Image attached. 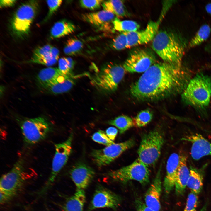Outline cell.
Instances as JSON below:
<instances>
[{
  "mask_svg": "<svg viewBox=\"0 0 211 211\" xmlns=\"http://www.w3.org/2000/svg\"><path fill=\"white\" fill-rule=\"evenodd\" d=\"M190 76L181 65L164 62L155 63L131 85L130 92L139 101L162 99L183 92Z\"/></svg>",
  "mask_w": 211,
  "mask_h": 211,
  "instance_id": "6da1fadb",
  "label": "cell"
},
{
  "mask_svg": "<svg viewBox=\"0 0 211 211\" xmlns=\"http://www.w3.org/2000/svg\"><path fill=\"white\" fill-rule=\"evenodd\" d=\"M186 44L178 34L171 31H158L152 40V47L164 62L181 65Z\"/></svg>",
  "mask_w": 211,
  "mask_h": 211,
  "instance_id": "7a4b0ae2",
  "label": "cell"
},
{
  "mask_svg": "<svg viewBox=\"0 0 211 211\" xmlns=\"http://www.w3.org/2000/svg\"><path fill=\"white\" fill-rule=\"evenodd\" d=\"M211 97V76L202 73L190 80L181 95L186 104L199 109L208 106Z\"/></svg>",
  "mask_w": 211,
  "mask_h": 211,
  "instance_id": "3957f363",
  "label": "cell"
},
{
  "mask_svg": "<svg viewBox=\"0 0 211 211\" xmlns=\"http://www.w3.org/2000/svg\"><path fill=\"white\" fill-rule=\"evenodd\" d=\"M164 142L163 132L159 128L144 134L138 150V158L148 167L154 165L160 157Z\"/></svg>",
  "mask_w": 211,
  "mask_h": 211,
  "instance_id": "277c9868",
  "label": "cell"
},
{
  "mask_svg": "<svg viewBox=\"0 0 211 211\" xmlns=\"http://www.w3.org/2000/svg\"><path fill=\"white\" fill-rule=\"evenodd\" d=\"M39 6L38 1L31 0L23 3L18 8L10 22L11 30L14 36L21 39L28 35Z\"/></svg>",
  "mask_w": 211,
  "mask_h": 211,
  "instance_id": "5b68a950",
  "label": "cell"
},
{
  "mask_svg": "<svg viewBox=\"0 0 211 211\" xmlns=\"http://www.w3.org/2000/svg\"><path fill=\"white\" fill-rule=\"evenodd\" d=\"M73 137V134L72 132L64 141L55 144V152L51 172L46 182L36 192L37 198L42 197L47 193L54 184L57 176L67 162L72 152Z\"/></svg>",
  "mask_w": 211,
  "mask_h": 211,
  "instance_id": "8992f818",
  "label": "cell"
},
{
  "mask_svg": "<svg viewBox=\"0 0 211 211\" xmlns=\"http://www.w3.org/2000/svg\"><path fill=\"white\" fill-rule=\"evenodd\" d=\"M125 70L120 65L109 63L104 66L91 79V83L99 91L106 93L115 91L123 78Z\"/></svg>",
  "mask_w": 211,
  "mask_h": 211,
  "instance_id": "52a82bcc",
  "label": "cell"
},
{
  "mask_svg": "<svg viewBox=\"0 0 211 211\" xmlns=\"http://www.w3.org/2000/svg\"><path fill=\"white\" fill-rule=\"evenodd\" d=\"M148 167L137 158L130 165L108 172L106 175L115 182L125 184L130 181H135L145 186L149 182Z\"/></svg>",
  "mask_w": 211,
  "mask_h": 211,
  "instance_id": "ba28073f",
  "label": "cell"
},
{
  "mask_svg": "<svg viewBox=\"0 0 211 211\" xmlns=\"http://www.w3.org/2000/svg\"><path fill=\"white\" fill-rule=\"evenodd\" d=\"M19 124L24 141L29 145L44 139L52 130V125L42 117L22 119Z\"/></svg>",
  "mask_w": 211,
  "mask_h": 211,
  "instance_id": "9c48e42d",
  "label": "cell"
},
{
  "mask_svg": "<svg viewBox=\"0 0 211 211\" xmlns=\"http://www.w3.org/2000/svg\"><path fill=\"white\" fill-rule=\"evenodd\" d=\"M24 161L22 158L15 163L11 170L0 180V190L14 198L21 190L26 181Z\"/></svg>",
  "mask_w": 211,
  "mask_h": 211,
  "instance_id": "30bf717a",
  "label": "cell"
},
{
  "mask_svg": "<svg viewBox=\"0 0 211 211\" xmlns=\"http://www.w3.org/2000/svg\"><path fill=\"white\" fill-rule=\"evenodd\" d=\"M135 143L134 139H130L123 142L115 143L102 149L93 150L91 155L97 166H106L110 164L124 152L132 147Z\"/></svg>",
  "mask_w": 211,
  "mask_h": 211,
  "instance_id": "8fae6325",
  "label": "cell"
},
{
  "mask_svg": "<svg viewBox=\"0 0 211 211\" xmlns=\"http://www.w3.org/2000/svg\"><path fill=\"white\" fill-rule=\"evenodd\" d=\"M155 55L151 51L138 49L131 52L123 67L129 72H144L155 63Z\"/></svg>",
  "mask_w": 211,
  "mask_h": 211,
  "instance_id": "7c38bea8",
  "label": "cell"
},
{
  "mask_svg": "<svg viewBox=\"0 0 211 211\" xmlns=\"http://www.w3.org/2000/svg\"><path fill=\"white\" fill-rule=\"evenodd\" d=\"M122 201V197L103 186L98 185L96 188L88 208V211L108 208L115 210Z\"/></svg>",
  "mask_w": 211,
  "mask_h": 211,
  "instance_id": "4fadbf2b",
  "label": "cell"
},
{
  "mask_svg": "<svg viewBox=\"0 0 211 211\" xmlns=\"http://www.w3.org/2000/svg\"><path fill=\"white\" fill-rule=\"evenodd\" d=\"M165 10L161 13L157 21L149 22L144 30L127 33L128 47L147 43L152 40L158 32L160 24L165 14Z\"/></svg>",
  "mask_w": 211,
  "mask_h": 211,
  "instance_id": "5bb4252c",
  "label": "cell"
},
{
  "mask_svg": "<svg viewBox=\"0 0 211 211\" xmlns=\"http://www.w3.org/2000/svg\"><path fill=\"white\" fill-rule=\"evenodd\" d=\"M95 174L93 168L82 162L74 165L70 171V178L76 190H85L91 183Z\"/></svg>",
  "mask_w": 211,
  "mask_h": 211,
  "instance_id": "9a60e30c",
  "label": "cell"
},
{
  "mask_svg": "<svg viewBox=\"0 0 211 211\" xmlns=\"http://www.w3.org/2000/svg\"><path fill=\"white\" fill-rule=\"evenodd\" d=\"M161 167V166L159 168L144 197V202L146 205L156 211H159L161 208L160 202L162 191Z\"/></svg>",
  "mask_w": 211,
  "mask_h": 211,
  "instance_id": "2e32d148",
  "label": "cell"
},
{
  "mask_svg": "<svg viewBox=\"0 0 211 211\" xmlns=\"http://www.w3.org/2000/svg\"><path fill=\"white\" fill-rule=\"evenodd\" d=\"M180 158V155L174 153L170 155L168 159L166 165V173L163 183L166 196L170 194L174 187Z\"/></svg>",
  "mask_w": 211,
  "mask_h": 211,
  "instance_id": "e0dca14e",
  "label": "cell"
},
{
  "mask_svg": "<svg viewBox=\"0 0 211 211\" xmlns=\"http://www.w3.org/2000/svg\"><path fill=\"white\" fill-rule=\"evenodd\" d=\"M75 76H64L58 80L45 85L38 86L41 91L51 94H58L69 91L75 84Z\"/></svg>",
  "mask_w": 211,
  "mask_h": 211,
  "instance_id": "ac0fdd59",
  "label": "cell"
},
{
  "mask_svg": "<svg viewBox=\"0 0 211 211\" xmlns=\"http://www.w3.org/2000/svg\"><path fill=\"white\" fill-rule=\"evenodd\" d=\"M115 17L113 13L104 10L96 12L85 13L82 18L85 21L99 28L109 27Z\"/></svg>",
  "mask_w": 211,
  "mask_h": 211,
  "instance_id": "d6986e66",
  "label": "cell"
},
{
  "mask_svg": "<svg viewBox=\"0 0 211 211\" xmlns=\"http://www.w3.org/2000/svg\"><path fill=\"white\" fill-rule=\"evenodd\" d=\"M187 158L186 156L180 155L179 167L175 183V193L178 196L183 195L189 176L190 170L187 167Z\"/></svg>",
  "mask_w": 211,
  "mask_h": 211,
  "instance_id": "ffe728a7",
  "label": "cell"
},
{
  "mask_svg": "<svg viewBox=\"0 0 211 211\" xmlns=\"http://www.w3.org/2000/svg\"><path fill=\"white\" fill-rule=\"evenodd\" d=\"M86 200L85 190H76L74 195L66 197L64 203L59 205L63 211H84Z\"/></svg>",
  "mask_w": 211,
  "mask_h": 211,
  "instance_id": "44dd1931",
  "label": "cell"
},
{
  "mask_svg": "<svg viewBox=\"0 0 211 211\" xmlns=\"http://www.w3.org/2000/svg\"><path fill=\"white\" fill-rule=\"evenodd\" d=\"M207 164L200 168L190 166V175L187 186L192 192L198 195L201 191L203 186L204 170Z\"/></svg>",
  "mask_w": 211,
  "mask_h": 211,
  "instance_id": "7402d4cb",
  "label": "cell"
},
{
  "mask_svg": "<svg viewBox=\"0 0 211 211\" xmlns=\"http://www.w3.org/2000/svg\"><path fill=\"white\" fill-rule=\"evenodd\" d=\"M75 25L71 22L65 20L56 22L51 28L50 33L51 39L61 38L74 32Z\"/></svg>",
  "mask_w": 211,
  "mask_h": 211,
  "instance_id": "603a6c76",
  "label": "cell"
},
{
  "mask_svg": "<svg viewBox=\"0 0 211 211\" xmlns=\"http://www.w3.org/2000/svg\"><path fill=\"white\" fill-rule=\"evenodd\" d=\"M64 75L58 68L49 67L41 70L37 75L36 79L38 86H40L57 80Z\"/></svg>",
  "mask_w": 211,
  "mask_h": 211,
  "instance_id": "cb8c5ba5",
  "label": "cell"
},
{
  "mask_svg": "<svg viewBox=\"0 0 211 211\" xmlns=\"http://www.w3.org/2000/svg\"><path fill=\"white\" fill-rule=\"evenodd\" d=\"M102 6L103 10L111 13L118 17H122L126 15V11L122 1H103Z\"/></svg>",
  "mask_w": 211,
  "mask_h": 211,
  "instance_id": "d4e9b609",
  "label": "cell"
},
{
  "mask_svg": "<svg viewBox=\"0 0 211 211\" xmlns=\"http://www.w3.org/2000/svg\"><path fill=\"white\" fill-rule=\"evenodd\" d=\"M114 29L122 33H130L137 31L140 25L136 21L130 20H121L115 17L113 22Z\"/></svg>",
  "mask_w": 211,
  "mask_h": 211,
  "instance_id": "484cf974",
  "label": "cell"
},
{
  "mask_svg": "<svg viewBox=\"0 0 211 211\" xmlns=\"http://www.w3.org/2000/svg\"><path fill=\"white\" fill-rule=\"evenodd\" d=\"M108 123L117 128L121 134H123L130 128L135 126L133 119L125 115L118 116L109 120Z\"/></svg>",
  "mask_w": 211,
  "mask_h": 211,
  "instance_id": "4316f807",
  "label": "cell"
},
{
  "mask_svg": "<svg viewBox=\"0 0 211 211\" xmlns=\"http://www.w3.org/2000/svg\"><path fill=\"white\" fill-rule=\"evenodd\" d=\"M211 31L210 26L207 24L201 26L188 44L189 48L198 46L206 41L209 38Z\"/></svg>",
  "mask_w": 211,
  "mask_h": 211,
  "instance_id": "83f0119b",
  "label": "cell"
},
{
  "mask_svg": "<svg viewBox=\"0 0 211 211\" xmlns=\"http://www.w3.org/2000/svg\"><path fill=\"white\" fill-rule=\"evenodd\" d=\"M83 47V43L80 40L76 38H72L67 40L64 48V51L67 55L73 56L80 52Z\"/></svg>",
  "mask_w": 211,
  "mask_h": 211,
  "instance_id": "f1b7e54d",
  "label": "cell"
},
{
  "mask_svg": "<svg viewBox=\"0 0 211 211\" xmlns=\"http://www.w3.org/2000/svg\"><path fill=\"white\" fill-rule=\"evenodd\" d=\"M152 112L148 109L140 111L133 119L135 126L141 127L145 126L152 120Z\"/></svg>",
  "mask_w": 211,
  "mask_h": 211,
  "instance_id": "f546056e",
  "label": "cell"
},
{
  "mask_svg": "<svg viewBox=\"0 0 211 211\" xmlns=\"http://www.w3.org/2000/svg\"><path fill=\"white\" fill-rule=\"evenodd\" d=\"M74 64V62L71 58L62 57L59 60L58 68L63 74L66 76H73L72 71Z\"/></svg>",
  "mask_w": 211,
  "mask_h": 211,
  "instance_id": "4dcf8cb0",
  "label": "cell"
},
{
  "mask_svg": "<svg viewBox=\"0 0 211 211\" xmlns=\"http://www.w3.org/2000/svg\"><path fill=\"white\" fill-rule=\"evenodd\" d=\"M112 46L117 50H121L128 48V40L127 33H122L113 40Z\"/></svg>",
  "mask_w": 211,
  "mask_h": 211,
  "instance_id": "1f68e13d",
  "label": "cell"
},
{
  "mask_svg": "<svg viewBox=\"0 0 211 211\" xmlns=\"http://www.w3.org/2000/svg\"><path fill=\"white\" fill-rule=\"evenodd\" d=\"M91 138L92 139L96 142L106 146L115 143L108 138L106 133L101 130H99L94 133Z\"/></svg>",
  "mask_w": 211,
  "mask_h": 211,
  "instance_id": "d6a6232c",
  "label": "cell"
},
{
  "mask_svg": "<svg viewBox=\"0 0 211 211\" xmlns=\"http://www.w3.org/2000/svg\"><path fill=\"white\" fill-rule=\"evenodd\" d=\"M58 60L53 57L51 55L35 58H31L27 61V63H34L50 66L55 64Z\"/></svg>",
  "mask_w": 211,
  "mask_h": 211,
  "instance_id": "836d02e7",
  "label": "cell"
},
{
  "mask_svg": "<svg viewBox=\"0 0 211 211\" xmlns=\"http://www.w3.org/2000/svg\"><path fill=\"white\" fill-rule=\"evenodd\" d=\"M198 202L197 194L191 192L188 195L183 211H196Z\"/></svg>",
  "mask_w": 211,
  "mask_h": 211,
  "instance_id": "e575fe53",
  "label": "cell"
},
{
  "mask_svg": "<svg viewBox=\"0 0 211 211\" xmlns=\"http://www.w3.org/2000/svg\"><path fill=\"white\" fill-rule=\"evenodd\" d=\"M62 1L61 0L46 1L48 6L49 10L47 16L43 21L44 22L47 21L50 18L60 6L62 3Z\"/></svg>",
  "mask_w": 211,
  "mask_h": 211,
  "instance_id": "d590c367",
  "label": "cell"
},
{
  "mask_svg": "<svg viewBox=\"0 0 211 211\" xmlns=\"http://www.w3.org/2000/svg\"><path fill=\"white\" fill-rule=\"evenodd\" d=\"M52 46L47 44L42 47L36 48L33 51L31 58H35L45 56L50 54Z\"/></svg>",
  "mask_w": 211,
  "mask_h": 211,
  "instance_id": "8d00e7d4",
  "label": "cell"
},
{
  "mask_svg": "<svg viewBox=\"0 0 211 211\" xmlns=\"http://www.w3.org/2000/svg\"><path fill=\"white\" fill-rule=\"evenodd\" d=\"M104 1L101 0H81V6L84 8L94 10L100 8Z\"/></svg>",
  "mask_w": 211,
  "mask_h": 211,
  "instance_id": "74e56055",
  "label": "cell"
},
{
  "mask_svg": "<svg viewBox=\"0 0 211 211\" xmlns=\"http://www.w3.org/2000/svg\"><path fill=\"white\" fill-rule=\"evenodd\" d=\"M134 203L136 211H156L147 206L140 197L135 198Z\"/></svg>",
  "mask_w": 211,
  "mask_h": 211,
  "instance_id": "f35d334b",
  "label": "cell"
},
{
  "mask_svg": "<svg viewBox=\"0 0 211 211\" xmlns=\"http://www.w3.org/2000/svg\"><path fill=\"white\" fill-rule=\"evenodd\" d=\"M118 132V130L114 127H110L107 128L106 133L108 138L112 141H113L117 136Z\"/></svg>",
  "mask_w": 211,
  "mask_h": 211,
  "instance_id": "ab89813d",
  "label": "cell"
},
{
  "mask_svg": "<svg viewBox=\"0 0 211 211\" xmlns=\"http://www.w3.org/2000/svg\"><path fill=\"white\" fill-rule=\"evenodd\" d=\"M15 0H2L0 1V8L12 6H13L16 2Z\"/></svg>",
  "mask_w": 211,
  "mask_h": 211,
  "instance_id": "60d3db41",
  "label": "cell"
},
{
  "mask_svg": "<svg viewBox=\"0 0 211 211\" xmlns=\"http://www.w3.org/2000/svg\"><path fill=\"white\" fill-rule=\"evenodd\" d=\"M50 54L54 58L58 60L59 57V51L57 48L52 47L50 51Z\"/></svg>",
  "mask_w": 211,
  "mask_h": 211,
  "instance_id": "b9f144b4",
  "label": "cell"
},
{
  "mask_svg": "<svg viewBox=\"0 0 211 211\" xmlns=\"http://www.w3.org/2000/svg\"><path fill=\"white\" fill-rule=\"evenodd\" d=\"M205 9L207 12L211 15V3L207 4L205 6Z\"/></svg>",
  "mask_w": 211,
  "mask_h": 211,
  "instance_id": "7bdbcfd3",
  "label": "cell"
},
{
  "mask_svg": "<svg viewBox=\"0 0 211 211\" xmlns=\"http://www.w3.org/2000/svg\"><path fill=\"white\" fill-rule=\"evenodd\" d=\"M208 203H206L205 204L199 211H206Z\"/></svg>",
  "mask_w": 211,
  "mask_h": 211,
  "instance_id": "ee69618b",
  "label": "cell"
}]
</instances>
